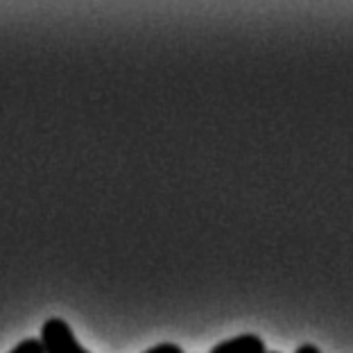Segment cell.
Segmentation results:
<instances>
[{
  "label": "cell",
  "mask_w": 353,
  "mask_h": 353,
  "mask_svg": "<svg viewBox=\"0 0 353 353\" xmlns=\"http://www.w3.org/2000/svg\"><path fill=\"white\" fill-rule=\"evenodd\" d=\"M145 353H183V351H181V347H176V344L163 342V344H157V347H152Z\"/></svg>",
  "instance_id": "4"
},
{
  "label": "cell",
  "mask_w": 353,
  "mask_h": 353,
  "mask_svg": "<svg viewBox=\"0 0 353 353\" xmlns=\"http://www.w3.org/2000/svg\"><path fill=\"white\" fill-rule=\"evenodd\" d=\"M272 353H279V351H272Z\"/></svg>",
  "instance_id": "6"
},
{
  "label": "cell",
  "mask_w": 353,
  "mask_h": 353,
  "mask_svg": "<svg viewBox=\"0 0 353 353\" xmlns=\"http://www.w3.org/2000/svg\"><path fill=\"white\" fill-rule=\"evenodd\" d=\"M294 353H322V351H319L315 344H301V347L296 349Z\"/></svg>",
  "instance_id": "5"
},
{
  "label": "cell",
  "mask_w": 353,
  "mask_h": 353,
  "mask_svg": "<svg viewBox=\"0 0 353 353\" xmlns=\"http://www.w3.org/2000/svg\"><path fill=\"white\" fill-rule=\"evenodd\" d=\"M10 353H46V351H43V347H41V340L28 338V340H23V342L16 344V347H14Z\"/></svg>",
  "instance_id": "3"
},
{
  "label": "cell",
  "mask_w": 353,
  "mask_h": 353,
  "mask_svg": "<svg viewBox=\"0 0 353 353\" xmlns=\"http://www.w3.org/2000/svg\"><path fill=\"white\" fill-rule=\"evenodd\" d=\"M39 340H41V347L46 353H91L79 344L73 328L61 317L48 319L41 328V338Z\"/></svg>",
  "instance_id": "1"
},
{
  "label": "cell",
  "mask_w": 353,
  "mask_h": 353,
  "mask_svg": "<svg viewBox=\"0 0 353 353\" xmlns=\"http://www.w3.org/2000/svg\"><path fill=\"white\" fill-rule=\"evenodd\" d=\"M211 353H268V351H265V342L259 335L245 333V335H238V338L215 344Z\"/></svg>",
  "instance_id": "2"
}]
</instances>
